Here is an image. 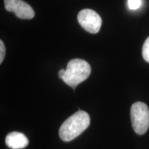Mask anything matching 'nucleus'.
Masks as SVG:
<instances>
[{"label":"nucleus","mask_w":149,"mask_h":149,"mask_svg":"<svg viewBox=\"0 0 149 149\" xmlns=\"http://www.w3.org/2000/svg\"><path fill=\"white\" fill-rule=\"evenodd\" d=\"M90 122V116L86 112L78 111L61 124L59 137L64 141H72L88 127Z\"/></svg>","instance_id":"f257e3e1"},{"label":"nucleus","mask_w":149,"mask_h":149,"mask_svg":"<svg viewBox=\"0 0 149 149\" xmlns=\"http://www.w3.org/2000/svg\"><path fill=\"white\" fill-rule=\"evenodd\" d=\"M91 72V66L86 61L81 59H72L67 64L66 73L62 80L74 89L89 77Z\"/></svg>","instance_id":"f03ea898"},{"label":"nucleus","mask_w":149,"mask_h":149,"mask_svg":"<svg viewBox=\"0 0 149 149\" xmlns=\"http://www.w3.org/2000/svg\"><path fill=\"white\" fill-rule=\"evenodd\" d=\"M130 119L134 131L144 135L149 127V109L146 104L137 102L130 109Z\"/></svg>","instance_id":"7ed1b4c3"},{"label":"nucleus","mask_w":149,"mask_h":149,"mask_svg":"<svg viewBox=\"0 0 149 149\" xmlns=\"http://www.w3.org/2000/svg\"><path fill=\"white\" fill-rule=\"evenodd\" d=\"M77 20L81 27L87 32L95 34L100 31L102 19L95 11L91 9H83L78 13Z\"/></svg>","instance_id":"20e7f679"},{"label":"nucleus","mask_w":149,"mask_h":149,"mask_svg":"<svg viewBox=\"0 0 149 149\" xmlns=\"http://www.w3.org/2000/svg\"><path fill=\"white\" fill-rule=\"evenodd\" d=\"M4 6L6 10L14 13L22 19H31L35 16L32 7L23 0H4Z\"/></svg>","instance_id":"39448f33"},{"label":"nucleus","mask_w":149,"mask_h":149,"mask_svg":"<svg viewBox=\"0 0 149 149\" xmlns=\"http://www.w3.org/2000/svg\"><path fill=\"white\" fill-rule=\"evenodd\" d=\"M6 144L12 149H22L29 144V139L25 135L19 132H11L6 137Z\"/></svg>","instance_id":"423d86ee"},{"label":"nucleus","mask_w":149,"mask_h":149,"mask_svg":"<svg viewBox=\"0 0 149 149\" xmlns=\"http://www.w3.org/2000/svg\"><path fill=\"white\" fill-rule=\"evenodd\" d=\"M142 56L144 60L149 63V37L145 40L142 47Z\"/></svg>","instance_id":"0eeeda50"},{"label":"nucleus","mask_w":149,"mask_h":149,"mask_svg":"<svg viewBox=\"0 0 149 149\" xmlns=\"http://www.w3.org/2000/svg\"><path fill=\"white\" fill-rule=\"evenodd\" d=\"M142 0H128V5L130 10H137L141 7Z\"/></svg>","instance_id":"6e6552de"},{"label":"nucleus","mask_w":149,"mask_h":149,"mask_svg":"<svg viewBox=\"0 0 149 149\" xmlns=\"http://www.w3.org/2000/svg\"><path fill=\"white\" fill-rule=\"evenodd\" d=\"M6 55V47L3 41H0V63H2Z\"/></svg>","instance_id":"1a4fd4ad"},{"label":"nucleus","mask_w":149,"mask_h":149,"mask_svg":"<svg viewBox=\"0 0 149 149\" xmlns=\"http://www.w3.org/2000/svg\"><path fill=\"white\" fill-rule=\"evenodd\" d=\"M65 73H66V70H64V69H61V70L59 71V73H58L59 77L60 78V79H62V78L64 77V76L65 75Z\"/></svg>","instance_id":"9d476101"}]
</instances>
